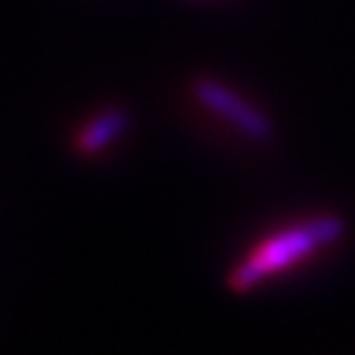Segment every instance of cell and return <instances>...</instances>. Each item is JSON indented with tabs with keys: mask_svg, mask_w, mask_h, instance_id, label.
Returning a JSON list of instances; mask_svg holds the SVG:
<instances>
[{
	"mask_svg": "<svg viewBox=\"0 0 355 355\" xmlns=\"http://www.w3.org/2000/svg\"><path fill=\"white\" fill-rule=\"evenodd\" d=\"M346 236V222L339 215H316L261 240L226 277L233 293H250L268 277L300 263L314 252L339 243Z\"/></svg>",
	"mask_w": 355,
	"mask_h": 355,
	"instance_id": "cell-1",
	"label": "cell"
},
{
	"mask_svg": "<svg viewBox=\"0 0 355 355\" xmlns=\"http://www.w3.org/2000/svg\"><path fill=\"white\" fill-rule=\"evenodd\" d=\"M191 90H194V97L205 109H210L219 118H224L238 132H243L247 139L257 141V144H266V141L275 137L272 120L261 109L247 102L245 97H240L236 90L224 86V83L205 76V79H196Z\"/></svg>",
	"mask_w": 355,
	"mask_h": 355,
	"instance_id": "cell-2",
	"label": "cell"
},
{
	"mask_svg": "<svg viewBox=\"0 0 355 355\" xmlns=\"http://www.w3.org/2000/svg\"><path fill=\"white\" fill-rule=\"evenodd\" d=\"M130 127V113L123 109H106L92 118L76 137V148L81 155H95L113 144Z\"/></svg>",
	"mask_w": 355,
	"mask_h": 355,
	"instance_id": "cell-3",
	"label": "cell"
}]
</instances>
